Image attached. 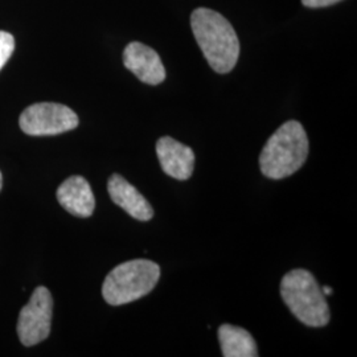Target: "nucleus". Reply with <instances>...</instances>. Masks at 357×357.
Here are the masks:
<instances>
[{
	"label": "nucleus",
	"mask_w": 357,
	"mask_h": 357,
	"mask_svg": "<svg viewBox=\"0 0 357 357\" xmlns=\"http://www.w3.org/2000/svg\"><path fill=\"white\" fill-rule=\"evenodd\" d=\"M191 26L209 66L220 75L229 73L240 56V41L229 22L213 10L196 8Z\"/></svg>",
	"instance_id": "f257e3e1"
},
{
	"label": "nucleus",
	"mask_w": 357,
	"mask_h": 357,
	"mask_svg": "<svg viewBox=\"0 0 357 357\" xmlns=\"http://www.w3.org/2000/svg\"><path fill=\"white\" fill-rule=\"evenodd\" d=\"M308 150L305 128L298 121H289L266 142L259 155L261 172L271 180L291 176L305 165Z\"/></svg>",
	"instance_id": "f03ea898"
},
{
	"label": "nucleus",
	"mask_w": 357,
	"mask_h": 357,
	"mask_svg": "<svg viewBox=\"0 0 357 357\" xmlns=\"http://www.w3.org/2000/svg\"><path fill=\"white\" fill-rule=\"evenodd\" d=\"M281 295L294 317L307 327L320 328L328 324L331 314L327 296L310 271L305 268L289 271L282 278Z\"/></svg>",
	"instance_id": "7ed1b4c3"
},
{
	"label": "nucleus",
	"mask_w": 357,
	"mask_h": 357,
	"mask_svg": "<svg viewBox=\"0 0 357 357\" xmlns=\"http://www.w3.org/2000/svg\"><path fill=\"white\" fill-rule=\"evenodd\" d=\"M160 278V268L150 259H132L113 268L102 284L103 299L122 306L149 295Z\"/></svg>",
	"instance_id": "20e7f679"
},
{
	"label": "nucleus",
	"mask_w": 357,
	"mask_h": 357,
	"mask_svg": "<svg viewBox=\"0 0 357 357\" xmlns=\"http://www.w3.org/2000/svg\"><path fill=\"white\" fill-rule=\"evenodd\" d=\"M79 121L76 113L60 103H35L20 115V128L32 137L59 135L75 130Z\"/></svg>",
	"instance_id": "39448f33"
},
{
	"label": "nucleus",
	"mask_w": 357,
	"mask_h": 357,
	"mask_svg": "<svg viewBox=\"0 0 357 357\" xmlns=\"http://www.w3.org/2000/svg\"><path fill=\"white\" fill-rule=\"evenodd\" d=\"M52 317V294L47 287L40 286L19 314L17 335L22 344L32 347L44 342L51 333Z\"/></svg>",
	"instance_id": "423d86ee"
},
{
	"label": "nucleus",
	"mask_w": 357,
	"mask_h": 357,
	"mask_svg": "<svg viewBox=\"0 0 357 357\" xmlns=\"http://www.w3.org/2000/svg\"><path fill=\"white\" fill-rule=\"evenodd\" d=\"M123 64L138 79L156 86L166 79V69L159 54L153 48L134 41L123 51Z\"/></svg>",
	"instance_id": "0eeeda50"
},
{
	"label": "nucleus",
	"mask_w": 357,
	"mask_h": 357,
	"mask_svg": "<svg viewBox=\"0 0 357 357\" xmlns=\"http://www.w3.org/2000/svg\"><path fill=\"white\" fill-rule=\"evenodd\" d=\"M156 155L168 176L180 181L191 178L195 168V153L191 147L171 137H163L156 143Z\"/></svg>",
	"instance_id": "6e6552de"
},
{
	"label": "nucleus",
	"mask_w": 357,
	"mask_h": 357,
	"mask_svg": "<svg viewBox=\"0 0 357 357\" xmlns=\"http://www.w3.org/2000/svg\"><path fill=\"white\" fill-rule=\"evenodd\" d=\"M107 191L114 204L121 206L128 215L138 221H150L153 209L146 197L126 178L118 174L112 175L107 181Z\"/></svg>",
	"instance_id": "1a4fd4ad"
},
{
	"label": "nucleus",
	"mask_w": 357,
	"mask_h": 357,
	"mask_svg": "<svg viewBox=\"0 0 357 357\" xmlns=\"http://www.w3.org/2000/svg\"><path fill=\"white\" fill-rule=\"evenodd\" d=\"M57 200L66 212L76 217H90L96 208V199L88 180L82 176H70L56 192Z\"/></svg>",
	"instance_id": "9d476101"
},
{
	"label": "nucleus",
	"mask_w": 357,
	"mask_h": 357,
	"mask_svg": "<svg viewBox=\"0 0 357 357\" xmlns=\"http://www.w3.org/2000/svg\"><path fill=\"white\" fill-rule=\"evenodd\" d=\"M218 342L224 357L258 356L255 337L241 327L222 324L218 328Z\"/></svg>",
	"instance_id": "9b49d317"
},
{
	"label": "nucleus",
	"mask_w": 357,
	"mask_h": 357,
	"mask_svg": "<svg viewBox=\"0 0 357 357\" xmlns=\"http://www.w3.org/2000/svg\"><path fill=\"white\" fill-rule=\"evenodd\" d=\"M15 51V38L11 33L0 31V70L11 59Z\"/></svg>",
	"instance_id": "f8f14e48"
},
{
	"label": "nucleus",
	"mask_w": 357,
	"mask_h": 357,
	"mask_svg": "<svg viewBox=\"0 0 357 357\" xmlns=\"http://www.w3.org/2000/svg\"><path fill=\"white\" fill-rule=\"evenodd\" d=\"M342 0H302V4L308 8H323V7H330Z\"/></svg>",
	"instance_id": "ddd939ff"
},
{
	"label": "nucleus",
	"mask_w": 357,
	"mask_h": 357,
	"mask_svg": "<svg viewBox=\"0 0 357 357\" xmlns=\"http://www.w3.org/2000/svg\"><path fill=\"white\" fill-rule=\"evenodd\" d=\"M321 291H323V294H324L326 296H328V295H332V294H333V290H332L331 287H328V286L321 287Z\"/></svg>",
	"instance_id": "4468645a"
},
{
	"label": "nucleus",
	"mask_w": 357,
	"mask_h": 357,
	"mask_svg": "<svg viewBox=\"0 0 357 357\" xmlns=\"http://www.w3.org/2000/svg\"><path fill=\"white\" fill-rule=\"evenodd\" d=\"M1 187H3V176H1V172H0V191H1Z\"/></svg>",
	"instance_id": "2eb2a0df"
}]
</instances>
